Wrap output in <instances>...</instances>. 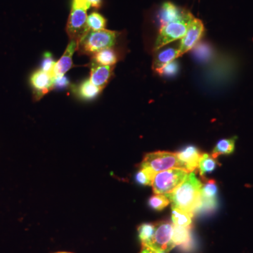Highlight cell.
<instances>
[{"label": "cell", "instance_id": "1", "mask_svg": "<svg viewBox=\"0 0 253 253\" xmlns=\"http://www.w3.org/2000/svg\"><path fill=\"white\" fill-rule=\"evenodd\" d=\"M203 184L194 171L189 172L185 180L170 194H166L172 203V208L194 214L201 204Z\"/></svg>", "mask_w": 253, "mask_h": 253}, {"label": "cell", "instance_id": "2", "mask_svg": "<svg viewBox=\"0 0 253 253\" xmlns=\"http://www.w3.org/2000/svg\"><path fill=\"white\" fill-rule=\"evenodd\" d=\"M118 32L104 29L99 31H89L78 42L77 50L79 54L93 56L101 50L113 47L117 42Z\"/></svg>", "mask_w": 253, "mask_h": 253}, {"label": "cell", "instance_id": "3", "mask_svg": "<svg viewBox=\"0 0 253 253\" xmlns=\"http://www.w3.org/2000/svg\"><path fill=\"white\" fill-rule=\"evenodd\" d=\"M141 168L149 169L156 174L172 168H181L186 170L185 165L179 159L177 154L168 151H157L146 154L141 163Z\"/></svg>", "mask_w": 253, "mask_h": 253}, {"label": "cell", "instance_id": "4", "mask_svg": "<svg viewBox=\"0 0 253 253\" xmlns=\"http://www.w3.org/2000/svg\"><path fill=\"white\" fill-rule=\"evenodd\" d=\"M194 18L193 15L188 12L181 19L161 26L155 44V50L157 51L176 40L182 39Z\"/></svg>", "mask_w": 253, "mask_h": 253}, {"label": "cell", "instance_id": "5", "mask_svg": "<svg viewBox=\"0 0 253 253\" xmlns=\"http://www.w3.org/2000/svg\"><path fill=\"white\" fill-rule=\"evenodd\" d=\"M189 174L188 171L181 168H172L157 173L152 183L154 194H170L185 180Z\"/></svg>", "mask_w": 253, "mask_h": 253}, {"label": "cell", "instance_id": "6", "mask_svg": "<svg viewBox=\"0 0 253 253\" xmlns=\"http://www.w3.org/2000/svg\"><path fill=\"white\" fill-rule=\"evenodd\" d=\"M174 224L168 221H160L155 224V233L151 244L148 247L154 251L168 253L175 247L172 243Z\"/></svg>", "mask_w": 253, "mask_h": 253}, {"label": "cell", "instance_id": "7", "mask_svg": "<svg viewBox=\"0 0 253 253\" xmlns=\"http://www.w3.org/2000/svg\"><path fill=\"white\" fill-rule=\"evenodd\" d=\"M89 31L86 11L72 8L66 26V32L70 39L78 42Z\"/></svg>", "mask_w": 253, "mask_h": 253}, {"label": "cell", "instance_id": "8", "mask_svg": "<svg viewBox=\"0 0 253 253\" xmlns=\"http://www.w3.org/2000/svg\"><path fill=\"white\" fill-rule=\"evenodd\" d=\"M54 79L51 75L40 69L32 74L30 83L36 100H40L51 89H54Z\"/></svg>", "mask_w": 253, "mask_h": 253}, {"label": "cell", "instance_id": "9", "mask_svg": "<svg viewBox=\"0 0 253 253\" xmlns=\"http://www.w3.org/2000/svg\"><path fill=\"white\" fill-rule=\"evenodd\" d=\"M204 23L201 20L194 18L190 24L185 36L181 39L180 46L179 47L180 56L192 49L197 44L204 34Z\"/></svg>", "mask_w": 253, "mask_h": 253}, {"label": "cell", "instance_id": "10", "mask_svg": "<svg viewBox=\"0 0 253 253\" xmlns=\"http://www.w3.org/2000/svg\"><path fill=\"white\" fill-rule=\"evenodd\" d=\"M114 67L115 66H104L91 63L89 77L91 83L103 90L113 77Z\"/></svg>", "mask_w": 253, "mask_h": 253}, {"label": "cell", "instance_id": "11", "mask_svg": "<svg viewBox=\"0 0 253 253\" xmlns=\"http://www.w3.org/2000/svg\"><path fill=\"white\" fill-rule=\"evenodd\" d=\"M77 47L78 42L71 40L64 54L59 61H56L54 73H53L54 78L65 76V74L72 68L73 56L75 51L77 50Z\"/></svg>", "mask_w": 253, "mask_h": 253}, {"label": "cell", "instance_id": "12", "mask_svg": "<svg viewBox=\"0 0 253 253\" xmlns=\"http://www.w3.org/2000/svg\"><path fill=\"white\" fill-rule=\"evenodd\" d=\"M189 11L181 9L177 7L176 5L168 1V2H165L161 6L158 14V20L161 23V26H163L168 23L181 19Z\"/></svg>", "mask_w": 253, "mask_h": 253}, {"label": "cell", "instance_id": "13", "mask_svg": "<svg viewBox=\"0 0 253 253\" xmlns=\"http://www.w3.org/2000/svg\"><path fill=\"white\" fill-rule=\"evenodd\" d=\"M176 154L179 159L184 163L186 170L189 172H193L199 167L200 159L202 156L199 149L193 145L186 146L176 153Z\"/></svg>", "mask_w": 253, "mask_h": 253}, {"label": "cell", "instance_id": "14", "mask_svg": "<svg viewBox=\"0 0 253 253\" xmlns=\"http://www.w3.org/2000/svg\"><path fill=\"white\" fill-rule=\"evenodd\" d=\"M72 89L76 96H78L80 99L85 100V101L94 99L102 91L93 84L89 79L82 82L78 85L73 86Z\"/></svg>", "mask_w": 253, "mask_h": 253}, {"label": "cell", "instance_id": "15", "mask_svg": "<svg viewBox=\"0 0 253 253\" xmlns=\"http://www.w3.org/2000/svg\"><path fill=\"white\" fill-rule=\"evenodd\" d=\"M179 56L180 54H179V48L171 47L163 50L158 52L155 57L153 68L155 71H158Z\"/></svg>", "mask_w": 253, "mask_h": 253}, {"label": "cell", "instance_id": "16", "mask_svg": "<svg viewBox=\"0 0 253 253\" xmlns=\"http://www.w3.org/2000/svg\"><path fill=\"white\" fill-rule=\"evenodd\" d=\"M218 186L213 179L205 180L201 189V203L204 204H218Z\"/></svg>", "mask_w": 253, "mask_h": 253}, {"label": "cell", "instance_id": "17", "mask_svg": "<svg viewBox=\"0 0 253 253\" xmlns=\"http://www.w3.org/2000/svg\"><path fill=\"white\" fill-rule=\"evenodd\" d=\"M92 62L104 66H114L118 61V54L113 47L101 50L91 57Z\"/></svg>", "mask_w": 253, "mask_h": 253}, {"label": "cell", "instance_id": "18", "mask_svg": "<svg viewBox=\"0 0 253 253\" xmlns=\"http://www.w3.org/2000/svg\"><path fill=\"white\" fill-rule=\"evenodd\" d=\"M237 137L229 138V139H223L218 141L212 151V156L214 158H217L221 155H231L234 153L235 150L236 141Z\"/></svg>", "mask_w": 253, "mask_h": 253}, {"label": "cell", "instance_id": "19", "mask_svg": "<svg viewBox=\"0 0 253 253\" xmlns=\"http://www.w3.org/2000/svg\"><path fill=\"white\" fill-rule=\"evenodd\" d=\"M219 163L212 155L202 154L198 167L199 168L200 175L204 178L206 174L212 173L217 167Z\"/></svg>", "mask_w": 253, "mask_h": 253}, {"label": "cell", "instance_id": "20", "mask_svg": "<svg viewBox=\"0 0 253 253\" xmlns=\"http://www.w3.org/2000/svg\"><path fill=\"white\" fill-rule=\"evenodd\" d=\"M191 239V226L183 227V226L174 225L172 232V243L174 246L185 244Z\"/></svg>", "mask_w": 253, "mask_h": 253}, {"label": "cell", "instance_id": "21", "mask_svg": "<svg viewBox=\"0 0 253 253\" xmlns=\"http://www.w3.org/2000/svg\"><path fill=\"white\" fill-rule=\"evenodd\" d=\"M194 214L191 213L179 211V210H172V219L174 225L183 226V227H189L192 223V217Z\"/></svg>", "mask_w": 253, "mask_h": 253}, {"label": "cell", "instance_id": "22", "mask_svg": "<svg viewBox=\"0 0 253 253\" xmlns=\"http://www.w3.org/2000/svg\"><path fill=\"white\" fill-rule=\"evenodd\" d=\"M139 237L142 246H148L151 244L155 233V224L144 223L138 228Z\"/></svg>", "mask_w": 253, "mask_h": 253}, {"label": "cell", "instance_id": "23", "mask_svg": "<svg viewBox=\"0 0 253 253\" xmlns=\"http://www.w3.org/2000/svg\"><path fill=\"white\" fill-rule=\"evenodd\" d=\"M106 25V18L99 13L92 12L87 16V26L90 31H101L105 29Z\"/></svg>", "mask_w": 253, "mask_h": 253}, {"label": "cell", "instance_id": "24", "mask_svg": "<svg viewBox=\"0 0 253 253\" xmlns=\"http://www.w3.org/2000/svg\"><path fill=\"white\" fill-rule=\"evenodd\" d=\"M169 203H170V201L166 195L156 194L150 198L148 204L151 209L161 211L167 207Z\"/></svg>", "mask_w": 253, "mask_h": 253}, {"label": "cell", "instance_id": "25", "mask_svg": "<svg viewBox=\"0 0 253 253\" xmlns=\"http://www.w3.org/2000/svg\"><path fill=\"white\" fill-rule=\"evenodd\" d=\"M156 174V173L149 169L141 168L140 170L136 174L135 180L139 185L152 186Z\"/></svg>", "mask_w": 253, "mask_h": 253}, {"label": "cell", "instance_id": "26", "mask_svg": "<svg viewBox=\"0 0 253 253\" xmlns=\"http://www.w3.org/2000/svg\"><path fill=\"white\" fill-rule=\"evenodd\" d=\"M56 61L53 59L52 54L50 52H45L43 55L42 61L41 70L45 73H49L53 76V73ZM54 77V76H53Z\"/></svg>", "mask_w": 253, "mask_h": 253}, {"label": "cell", "instance_id": "27", "mask_svg": "<svg viewBox=\"0 0 253 253\" xmlns=\"http://www.w3.org/2000/svg\"><path fill=\"white\" fill-rule=\"evenodd\" d=\"M179 63L174 60L160 69L157 72L161 76H166V77H173L179 73Z\"/></svg>", "mask_w": 253, "mask_h": 253}, {"label": "cell", "instance_id": "28", "mask_svg": "<svg viewBox=\"0 0 253 253\" xmlns=\"http://www.w3.org/2000/svg\"><path fill=\"white\" fill-rule=\"evenodd\" d=\"M70 86V81L65 76H57L54 79V89H65Z\"/></svg>", "mask_w": 253, "mask_h": 253}, {"label": "cell", "instance_id": "29", "mask_svg": "<svg viewBox=\"0 0 253 253\" xmlns=\"http://www.w3.org/2000/svg\"><path fill=\"white\" fill-rule=\"evenodd\" d=\"M91 5L88 0H73L72 8L73 9H89Z\"/></svg>", "mask_w": 253, "mask_h": 253}, {"label": "cell", "instance_id": "30", "mask_svg": "<svg viewBox=\"0 0 253 253\" xmlns=\"http://www.w3.org/2000/svg\"><path fill=\"white\" fill-rule=\"evenodd\" d=\"M90 3L91 6L95 9H100L102 6V0H88Z\"/></svg>", "mask_w": 253, "mask_h": 253}, {"label": "cell", "instance_id": "31", "mask_svg": "<svg viewBox=\"0 0 253 253\" xmlns=\"http://www.w3.org/2000/svg\"><path fill=\"white\" fill-rule=\"evenodd\" d=\"M140 253H154V251L148 246H142V249H141Z\"/></svg>", "mask_w": 253, "mask_h": 253}, {"label": "cell", "instance_id": "32", "mask_svg": "<svg viewBox=\"0 0 253 253\" xmlns=\"http://www.w3.org/2000/svg\"><path fill=\"white\" fill-rule=\"evenodd\" d=\"M154 253H166L163 252V251H154Z\"/></svg>", "mask_w": 253, "mask_h": 253}, {"label": "cell", "instance_id": "33", "mask_svg": "<svg viewBox=\"0 0 253 253\" xmlns=\"http://www.w3.org/2000/svg\"><path fill=\"white\" fill-rule=\"evenodd\" d=\"M68 253V252H59V253Z\"/></svg>", "mask_w": 253, "mask_h": 253}]
</instances>
